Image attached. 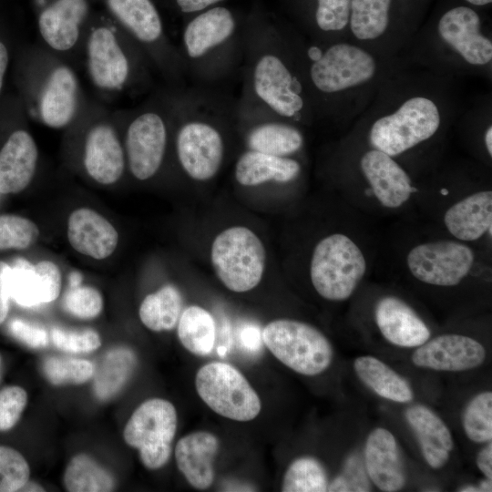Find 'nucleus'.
I'll return each instance as SVG.
<instances>
[{"instance_id":"obj_40","label":"nucleus","mask_w":492,"mask_h":492,"mask_svg":"<svg viewBox=\"0 0 492 492\" xmlns=\"http://www.w3.org/2000/svg\"><path fill=\"white\" fill-rule=\"evenodd\" d=\"M43 374L54 385L80 384L94 374V366L85 359L50 356L42 364Z\"/></svg>"},{"instance_id":"obj_1","label":"nucleus","mask_w":492,"mask_h":492,"mask_svg":"<svg viewBox=\"0 0 492 492\" xmlns=\"http://www.w3.org/2000/svg\"><path fill=\"white\" fill-rule=\"evenodd\" d=\"M243 38L240 97L300 125L310 123L315 116L287 27L256 2L246 12Z\"/></svg>"},{"instance_id":"obj_54","label":"nucleus","mask_w":492,"mask_h":492,"mask_svg":"<svg viewBox=\"0 0 492 492\" xmlns=\"http://www.w3.org/2000/svg\"><path fill=\"white\" fill-rule=\"evenodd\" d=\"M479 491L481 492H490L492 491V482L489 478H485L479 482L477 485Z\"/></svg>"},{"instance_id":"obj_38","label":"nucleus","mask_w":492,"mask_h":492,"mask_svg":"<svg viewBox=\"0 0 492 492\" xmlns=\"http://www.w3.org/2000/svg\"><path fill=\"white\" fill-rule=\"evenodd\" d=\"M328 476L323 464L313 456L294 459L285 471L282 479L283 492L327 491Z\"/></svg>"},{"instance_id":"obj_55","label":"nucleus","mask_w":492,"mask_h":492,"mask_svg":"<svg viewBox=\"0 0 492 492\" xmlns=\"http://www.w3.org/2000/svg\"><path fill=\"white\" fill-rule=\"evenodd\" d=\"M20 491H45V489L36 483L28 480Z\"/></svg>"},{"instance_id":"obj_19","label":"nucleus","mask_w":492,"mask_h":492,"mask_svg":"<svg viewBox=\"0 0 492 492\" xmlns=\"http://www.w3.org/2000/svg\"><path fill=\"white\" fill-rule=\"evenodd\" d=\"M88 13L87 0H47L37 12L41 38L55 52L72 50L80 40Z\"/></svg>"},{"instance_id":"obj_44","label":"nucleus","mask_w":492,"mask_h":492,"mask_svg":"<svg viewBox=\"0 0 492 492\" xmlns=\"http://www.w3.org/2000/svg\"><path fill=\"white\" fill-rule=\"evenodd\" d=\"M51 339L56 348L73 354L90 353L101 346L99 334L90 329L73 331L54 327Z\"/></svg>"},{"instance_id":"obj_31","label":"nucleus","mask_w":492,"mask_h":492,"mask_svg":"<svg viewBox=\"0 0 492 492\" xmlns=\"http://www.w3.org/2000/svg\"><path fill=\"white\" fill-rule=\"evenodd\" d=\"M358 378L382 398L405 404L414 399L409 382L380 359L364 355L354 362Z\"/></svg>"},{"instance_id":"obj_53","label":"nucleus","mask_w":492,"mask_h":492,"mask_svg":"<svg viewBox=\"0 0 492 492\" xmlns=\"http://www.w3.org/2000/svg\"><path fill=\"white\" fill-rule=\"evenodd\" d=\"M484 145L489 157H492V126L489 124L484 133Z\"/></svg>"},{"instance_id":"obj_57","label":"nucleus","mask_w":492,"mask_h":492,"mask_svg":"<svg viewBox=\"0 0 492 492\" xmlns=\"http://www.w3.org/2000/svg\"><path fill=\"white\" fill-rule=\"evenodd\" d=\"M457 490L460 492H480L478 487L474 485H465L460 487Z\"/></svg>"},{"instance_id":"obj_49","label":"nucleus","mask_w":492,"mask_h":492,"mask_svg":"<svg viewBox=\"0 0 492 492\" xmlns=\"http://www.w3.org/2000/svg\"><path fill=\"white\" fill-rule=\"evenodd\" d=\"M225 1L227 0H166L169 8L183 18L222 5Z\"/></svg>"},{"instance_id":"obj_42","label":"nucleus","mask_w":492,"mask_h":492,"mask_svg":"<svg viewBox=\"0 0 492 492\" xmlns=\"http://www.w3.org/2000/svg\"><path fill=\"white\" fill-rule=\"evenodd\" d=\"M29 476V465L21 453L0 446V492L20 491Z\"/></svg>"},{"instance_id":"obj_29","label":"nucleus","mask_w":492,"mask_h":492,"mask_svg":"<svg viewBox=\"0 0 492 492\" xmlns=\"http://www.w3.org/2000/svg\"><path fill=\"white\" fill-rule=\"evenodd\" d=\"M444 224L459 241H474L492 235V191L480 190L453 204L444 215Z\"/></svg>"},{"instance_id":"obj_22","label":"nucleus","mask_w":492,"mask_h":492,"mask_svg":"<svg viewBox=\"0 0 492 492\" xmlns=\"http://www.w3.org/2000/svg\"><path fill=\"white\" fill-rule=\"evenodd\" d=\"M364 464L370 481L380 490H401L406 477L401 452L395 436L377 427L368 435L364 450Z\"/></svg>"},{"instance_id":"obj_26","label":"nucleus","mask_w":492,"mask_h":492,"mask_svg":"<svg viewBox=\"0 0 492 492\" xmlns=\"http://www.w3.org/2000/svg\"><path fill=\"white\" fill-rule=\"evenodd\" d=\"M219 447L218 437L208 431L192 432L178 441L174 450L177 466L192 487L203 490L212 485Z\"/></svg>"},{"instance_id":"obj_11","label":"nucleus","mask_w":492,"mask_h":492,"mask_svg":"<svg viewBox=\"0 0 492 492\" xmlns=\"http://www.w3.org/2000/svg\"><path fill=\"white\" fill-rule=\"evenodd\" d=\"M210 260L221 283L234 292L254 289L261 281L265 247L251 229L232 226L219 233L211 245Z\"/></svg>"},{"instance_id":"obj_58","label":"nucleus","mask_w":492,"mask_h":492,"mask_svg":"<svg viewBox=\"0 0 492 492\" xmlns=\"http://www.w3.org/2000/svg\"><path fill=\"white\" fill-rule=\"evenodd\" d=\"M469 4H472L474 5H486L492 2V0H466Z\"/></svg>"},{"instance_id":"obj_4","label":"nucleus","mask_w":492,"mask_h":492,"mask_svg":"<svg viewBox=\"0 0 492 492\" xmlns=\"http://www.w3.org/2000/svg\"><path fill=\"white\" fill-rule=\"evenodd\" d=\"M288 33L315 117L335 115L350 91L364 87L379 74L375 56L358 45L308 42L289 29Z\"/></svg>"},{"instance_id":"obj_12","label":"nucleus","mask_w":492,"mask_h":492,"mask_svg":"<svg viewBox=\"0 0 492 492\" xmlns=\"http://www.w3.org/2000/svg\"><path fill=\"white\" fill-rule=\"evenodd\" d=\"M201 400L216 414L239 422L253 420L261 412V399L246 377L233 365L210 362L195 377Z\"/></svg>"},{"instance_id":"obj_52","label":"nucleus","mask_w":492,"mask_h":492,"mask_svg":"<svg viewBox=\"0 0 492 492\" xmlns=\"http://www.w3.org/2000/svg\"><path fill=\"white\" fill-rule=\"evenodd\" d=\"M10 297L5 291L0 286V323L7 317L9 312Z\"/></svg>"},{"instance_id":"obj_3","label":"nucleus","mask_w":492,"mask_h":492,"mask_svg":"<svg viewBox=\"0 0 492 492\" xmlns=\"http://www.w3.org/2000/svg\"><path fill=\"white\" fill-rule=\"evenodd\" d=\"M245 15L222 4L184 18L178 51L187 83L221 88L241 71Z\"/></svg>"},{"instance_id":"obj_33","label":"nucleus","mask_w":492,"mask_h":492,"mask_svg":"<svg viewBox=\"0 0 492 492\" xmlns=\"http://www.w3.org/2000/svg\"><path fill=\"white\" fill-rule=\"evenodd\" d=\"M137 366V356L128 347H117L105 355L94 378V392L100 400L116 395L128 383Z\"/></svg>"},{"instance_id":"obj_27","label":"nucleus","mask_w":492,"mask_h":492,"mask_svg":"<svg viewBox=\"0 0 492 492\" xmlns=\"http://www.w3.org/2000/svg\"><path fill=\"white\" fill-rule=\"evenodd\" d=\"M38 159L33 137L24 129L14 131L0 150V193H17L31 182Z\"/></svg>"},{"instance_id":"obj_36","label":"nucleus","mask_w":492,"mask_h":492,"mask_svg":"<svg viewBox=\"0 0 492 492\" xmlns=\"http://www.w3.org/2000/svg\"><path fill=\"white\" fill-rule=\"evenodd\" d=\"M63 484L69 492H108L114 490L116 480L94 458L86 454H78L67 464Z\"/></svg>"},{"instance_id":"obj_59","label":"nucleus","mask_w":492,"mask_h":492,"mask_svg":"<svg viewBox=\"0 0 492 492\" xmlns=\"http://www.w3.org/2000/svg\"><path fill=\"white\" fill-rule=\"evenodd\" d=\"M0 364H1V356H0Z\"/></svg>"},{"instance_id":"obj_43","label":"nucleus","mask_w":492,"mask_h":492,"mask_svg":"<svg viewBox=\"0 0 492 492\" xmlns=\"http://www.w3.org/2000/svg\"><path fill=\"white\" fill-rule=\"evenodd\" d=\"M64 309L79 319L88 320L97 317L103 308L100 292L90 286H75L66 292L63 300Z\"/></svg>"},{"instance_id":"obj_24","label":"nucleus","mask_w":492,"mask_h":492,"mask_svg":"<svg viewBox=\"0 0 492 492\" xmlns=\"http://www.w3.org/2000/svg\"><path fill=\"white\" fill-rule=\"evenodd\" d=\"M67 239L79 253L103 260L116 250L118 233L105 217L91 209L80 208L68 217Z\"/></svg>"},{"instance_id":"obj_45","label":"nucleus","mask_w":492,"mask_h":492,"mask_svg":"<svg viewBox=\"0 0 492 492\" xmlns=\"http://www.w3.org/2000/svg\"><path fill=\"white\" fill-rule=\"evenodd\" d=\"M27 404V394L17 385H11L0 391V431H7L15 426Z\"/></svg>"},{"instance_id":"obj_5","label":"nucleus","mask_w":492,"mask_h":492,"mask_svg":"<svg viewBox=\"0 0 492 492\" xmlns=\"http://www.w3.org/2000/svg\"><path fill=\"white\" fill-rule=\"evenodd\" d=\"M97 24L86 38V65L90 81L102 92L146 87L149 63L142 50L119 27Z\"/></svg>"},{"instance_id":"obj_16","label":"nucleus","mask_w":492,"mask_h":492,"mask_svg":"<svg viewBox=\"0 0 492 492\" xmlns=\"http://www.w3.org/2000/svg\"><path fill=\"white\" fill-rule=\"evenodd\" d=\"M80 87L74 70L62 62L47 66L39 77L35 112L41 123L51 128L68 126L77 117Z\"/></svg>"},{"instance_id":"obj_51","label":"nucleus","mask_w":492,"mask_h":492,"mask_svg":"<svg viewBox=\"0 0 492 492\" xmlns=\"http://www.w3.org/2000/svg\"><path fill=\"white\" fill-rule=\"evenodd\" d=\"M9 55L6 46L0 41V91L3 87L4 77L8 66Z\"/></svg>"},{"instance_id":"obj_6","label":"nucleus","mask_w":492,"mask_h":492,"mask_svg":"<svg viewBox=\"0 0 492 492\" xmlns=\"http://www.w3.org/2000/svg\"><path fill=\"white\" fill-rule=\"evenodd\" d=\"M124 150L131 174L138 180L161 169L172 132V87L154 95L128 113Z\"/></svg>"},{"instance_id":"obj_2","label":"nucleus","mask_w":492,"mask_h":492,"mask_svg":"<svg viewBox=\"0 0 492 492\" xmlns=\"http://www.w3.org/2000/svg\"><path fill=\"white\" fill-rule=\"evenodd\" d=\"M172 133L179 168L192 180L217 176L237 130V98L220 87H172Z\"/></svg>"},{"instance_id":"obj_14","label":"nucleus","mask_w":492,"mask_h":492,"mask_svg":"<svg viewBox=\"0 0 492 492\" xmlns=\"http://www.w3.org/2000/svg\"><path fill=\"white\" fill-rule=\"evenodd\" d=\"M178 426L175 406L168 400L151 398L143 402L127 422L123 437L138 450L148 469H159L169 460Z\"/></svg>"},{"instance_id":"obj_34","label":"nucleus","mask_w":492,"mask_h":492,"mask_svg":"<svg viewBox=\"0 0 492 492\" xmlns=\"http://www.w3.org/2000/svg\"><path fill=\"white\" fill-rule=\"evenodd\" d=\"M215 336V321L206 309L190 305L180 313L178 337L190 353L198 356L210 354L214 346Z\"/></svg>"},{"instance_id":"obj_37","label":"nucleus","mask_w":492,"mask_h":492,"mask_svg":"<svg viewBox=\"0 0 492 492\" xmlns=\"http://www.w3.org/2000/svg\"><path fill=\"white\" fill-rule=\"evenodd\" d=\"M392 0H352L349 27L361 42L379 40L387 31Z\"/></svg>"},{"instance_id":"obj_21","label":"nucleus","mask_w":492,"mask_h":492,"mask_svg":"<svg viewBox=\"0 0 492 492\" xmlns=\"http://www.w3.org/2000/svg\"><path fill=\"white\" fill-rule=\"evenodd\" d=\"M83 163L89 177L100 184L110 185L121 178L126 166L125 150L112 125L99 121L88 129Z\"/></svg>"},{"instance_id":"obj_30","label":"nucleus","mask_w":492,"mask_h":492,"mask_svg":"<svg viewBox=\"0 0 492 492\" xmlns=\"http://www.w3.org/2000/svg\"><path fill=\"white\" fill-rule=\"evenodd\" d=\"M301 173L302 164L297 159L246 149L238 157L234 167V178L243 187L286 184L297 179Z\"/></svg>"},{"instance_id":"obj_20","label":"nucleus","mask_w":492,"mask_h":492,"mask_svg":"<svg viewBox=\"0 0 492 492\" xmlns=\"http://www.w3.org/2000/svg\"><path fill=\"white\" fill-rule=\"evenodd\" d=\"M359 167L374 196L384 208H400L415 190L403 167L395 158L378 149L366 150L361 156Z\"/></svg>"},{"instance_id":"obj_50","label":"nucleus","mask_w":492,"mask_h":492,"mask_svg":"<svg viewBox=\"0 0 492 492\" xmlns=\"http://www.w3.org/2000/svg\"><path fill=\"white\" fill-rule=\"evenodd\" d=\"M477 466L487 478H492V443L487 444L478 452L477 456Z\"/></svg>"},{"instance_id":"obj_23","label":"nucleus","mask_w":492,"mask_h":492,"mask_svg":"<svg viewBox=\"0 0 492 492\" xmlns=\"http://www.w3.org/2000/svg\"><path fill=\"white\" fill-rule=\"evenodd\" d=\"M374 321L383 337L398 347L416 348L431 336L423 319L395 296H384L376 302Z\"/></svg>"},{"instance_id":"obj_18","label":"nucleus","mask_w":492,"mask_h":492,"mask_svg":"<svg viewBox=\"0 0 492 492\" xmlns=\"http://www.w3.org/2000/svg\"><path fill=\"white\" fill-rule=\"evenodd\" d=\"M487 352L476 339L457 333H446L427 340L416 347L412 362L422 368L443 372H462L480 366Z\"/></svg>"},{"instance_id":"obj_13","label":"nucleus","mask_w":492,"mask_h":492,"mask_svg":"<svg viewBox=\"0 0 492 492\" xmlns=\"http://www.w3.org/2000/svg\"><path fill=\"white\" fill-rule=\"evenodd\" d=\"M237 130L246 150L294 158L304 147L300 124L241 97L237 98Z\"/></svg>"},{"instance_id":"obj_28","label":"nucleus","mask_w":492,"mask_h":492,"mask_svg":"<svg viewBox=\"0 0 492 492\" xmlns=\"http://www.w3.org/2000/svg\"><path fill=\"white\" fill-rule=\"evenodd\" d=\"M405 416L427 465L434 469L443 467L454 449L453 436L446 423L424 405L410 406Z\"/></svg>"},{"instance_id":"obj_8","label":"nucleus","mask_w":492,"mask_h":492,"mask_svg":"<svg viewBox=\"0 0 492 492\" xmlns=\"http://www.w3.org/2000/svg\"><path fill=\"white\" fill-rule=\"evenodd\" d=\"M443 113L432 97L415 95L372 123L368 141L373 149L393 158L431 139L440 129Z\"/></svg>"},{"instance_id":"obj_9","label":"nucleus","mask_w":492,"mask_h":492,"mask_svg":"<svg viewBox=\"0 0 492 492\" xmlns=\"http://www.w3.org/2000/svg\"><path fill=\"white\" fill-rule=\"evenodd\" d=\"M360 247L343 233H332L315 245L310 261V279L317 293L331 302L349 299L366 272Z\"/></svg>"},{"instance_id":"obj_56","label":"nucleus","mask_w":492,"mask_h":492,"mask_svg":"<svg viewBox=\"0 0 492 492\" xmlns=\"http://www.w3.org/2000/svg\"><path fill=\"white\" fill-rule=\"evenodd\" d=\"M81 275L77 272H73L70 276V284L71 287L80 285Z\"/></svg>"},{"instance_id":"obj_46","label":"nucleus","mask_w":492,"mask_h":492,"mask_svg":"<svg viewBox=\"0 0 492 492\" xmlns=\"http://www.w3.org/2000/svg\"><path fill=\"white\" fill-rule=\"evenodd\" d=\"M369 480L360 458L352 456L345 462L343 473L328 484L327 491H370Z\"/></svg>"},{"instance_id":"obj_25","label":"nucleus","mask_w":492,"mask_h":492,"mask_svg":"<svg viewBox=\"0 0 492 492\" xmlns=\"http://www.w3.org/2000/svg\"><path fill=\"white\" fill-rule=\"evenodd\" d=\"M285 1L313 42L339 40V35L348 27L352 0Z\"/></svg>"},{"instance_id":"obj_7","label":"nucleus","mask_w":492,"mask_h":492,"mask_svg":"<svg viewBox=\"0 0 492 492\" xmlns=\"http://www.w3.org/2000/svg\"><path fill=\"white\" fill-rule=\"evenodd\" d=\"M116 24L135 42L166 80L169 87H183L187 81L178 46L169 38L153 0H105Z\"/></svg>"},{"instance_id":"obj_39","label":"nucleus","mask_w":492,"mask_h":492,"mask_svg":"<svg viewBox=\"0 0 492 492\" xmlns=\"http://www.w3.org/2000/svg\"><path fill=\"white\" fill-rule=\"evenodd\" d=\"M466 436L477 444L492 439V393L484 391L476 395L466 405L462 417Z\"/></svg>"},{"instance_id":"obj_17","label":"nucleus","mask_w":492,"mask_h":492,"mask_svg":"<svg viewBox=\"0 0 492 492\" xmlns=\"http://www.w3.org/2000/svg\"><path fill=\"white\" fill-rule=\"evenodd\" d=\"M478 14L467 6L446 11L437 24L441 43L471 67H487L492 62V41L481 28Z\"/></svg>"},{"instance_id":"obj_41","label":"nucleus","mask_w":492,"mask_h":492,"mask_svg":"<svg viewBox=\"0 0 492 492\" xmlns=\"http://www.w3.org/2000/svg\"><path fill=\"white\" fill-rule=\"evenodd\" d=\"M38 236L37 226L29 219L15 214L0 215V251L27 249Z\"/></svg>"},{"instance_id":"obj_32","label":"nucleus","mask_w":492,"mask_h":492,"mask_svg":"<svg viewBox=\"0 0 492 492\" xmlns=\"http://www.w3.org/2000/svg\"><path fill=\"white\" fill-rule=\"evenodd\" d=\"M0 286L20 306L34 307L48 302L35 265L26 259H16L13 266L0 261Z\"/></svg>"},{"instance_id":"obj_15","label":"nucleus","mask_w":492,"mask_h":492,"mask_svg":"<svg viewBox=\"0 0 492 492\" xmlns=\"http://www.w3.org/2000/svg\"><path fill=\"white\" fill-rule=\"evenodd\" d=\"M474 251L459 241L438 240L413 247L406 255L409 272L425 284L452 287L459 284L475 263Z\"/></svg>"},{"instance_id":"obj_35","label":"nucleus","mask_w":492,"mask_h":492,"mask_svg":"<svg viewBox=\"0 0 492 492\" xmlns=\"http://www.w3.org/2000/svg\"><path fill=\"white\" fill-rule=\"evenodd\" d=\"M182 296L173 285L167 284L142 301L138 315L141 323L154 332L172 330L182 310Z\"/></svg>"},{"instance_id":"obj_47","label":"nucleus","mask_w":492,"mask_h":492,"mask_svg":"<svg viewBox=\"0 0 492 492\" xmlns=\"http://www.w3.org/2000/svg\"><path fill=\"white\" fill-rule=\"evenodd\" d=\"M8 330L12 336L30 348H44L48 344L46 330L36 323L15 318L9 322Z\"/></svg>"},{"instance_id":"obj_48","label":"nucleus","mask_w":492,"mask_h":492,"mask_svg":"<svg viewBox=\"0 0 492 492\" xmlns=\"http://www.w3.org/2000/svg\"><path fill=\"white\" fill-rule=\"evenodd\" d=\"M48 302L56 300L61 290V273L57 265L50 261H41L35 265Z\"/></svg>"},{"instance_id":"obj_10","label":"nucleus","mask_w":492,"mask_h":492,"mask_svg":"<svg viewBox=\"0 0 492 492\" xmlns=\"http://www.w3.org/2000/svg\"><path fill=\"white\" fill-rule=\"evenodd\" d=\"M270 352L292 371L314 376L329 368L333 349L328 338L316 327L292 319L270 322L262 331Z\"/></svg>"}]
</instances>
